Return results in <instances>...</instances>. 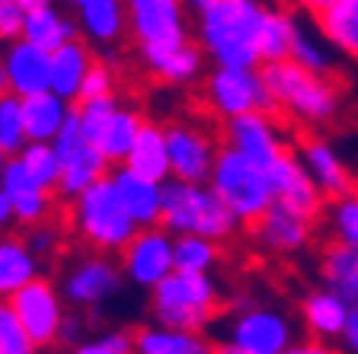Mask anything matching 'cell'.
I'll return each mask as SVG.
<instances>
[{
  "mask_svg": "<svg viewBox=\"0 0 358 354\" xmlns=\"http://www.w3.org/2000/svg\"><path fill=\"white\" fill-rule=\"evenodd\" d=\"M71 109H74V103H67L55 89L22 96V118H26L29 140H55V134H58L61 125L67 121Z\"/></svg>",
  "mask_w": 358,
  "mask_h": 354,
  "instance_id": "obj_33",
  "label": "cell"
},
{
  "mask_svg": "<svg viewBox=\"0 0 358 354\" xmlns=\"http://www.w3.org/2000/svg\"><path fill=\"white\" fill-rule=\"evenodd\" d=\"M339 348H345V351L358 354V310H352V313H349V323H345V329H343Z\"/></svg>",
  "mask_w": 358,
  "mask_h": 354,
  "instance_id": "obj_46",
  "label": "cell"
},
{
  "mask_svg": "<svg viewBox=\"0 0 358 354\" xmlns=\"http://www.w3.org/2000/svg\"><path fill=\"white\" fill-rule=\"evenodd\" d=\"M313 22L336 52L358 64V0H336L313 16Z\"/></svg>",
  "mask_w": 358,
  "mask_h": 354,
  "instance_id": "obj_31",
  "label": "cell"
},
{
  "mask_svg": "<svg viewBox=\"0 0 358 354\" xmlns=\"http://www.w3.org/2000/svg\"><path fill=\"white\" fill-rule=\"evenodd\" d=\"M134 351L138 354H211L215 341L208 332H192L166 323H150L134 329Z\"/></svg>",
  "mask_w": 358,
  "mask_h": 354,
  "instance_id": "obj_25",
  "label": "cell"
},
{
  "mask_svg": "<svg viewBox=\"0 0 358 354\" xmlns=\"http://www.w3.org/2000/svg\"><path fill=\"white\" fill-rule=\"evenodd\" d=\"M320 284L343 297L349 310H358V252L329 239L320 252Z\"/></svg>",
  "mask_w": 358,
  "mask_h": 354,
  "instance_id": "obj_29",
  "label": "cell"
},
{
  "mask_svg": "<svg viewBox=\"0 0 358 354\" xmlns=\"http://www.w3.org/2000/svg\"><path fill=\"white\" fill-rule=\"evenodd\" d=\"M96 61L93 42L83 36L71 38V42L58 45L52 52V89L67 103H80V89L87 80L90 64Z\"/></svg>",
  "mask_w": 358,
  "mask_h": 354,
  "instance_id": "obj_26",
  "label": "cell"
},
{
  "mask_svg": "<svg viewBox=\"0 0 358 354\" xmlns=\"http://www.w3.org/2000/svg\"><path fill=\"white\" fill-rule=\"evenodd\" d=\"M112 172V163L93 140H80L71 154L61 156V182H58V198L61 205H67L71 198L90 189L93 182L106 179Z\"/></svg>",
  "mask_w": 358,
  "mask_h": 354,
  "instance_id": "obj_24",
  "label": "cell"
},
{
  "mask_svg": "<svg viewBox=\"0 0 358 354\" xmlns=\"http://www.w3.org/2000/svg\"><path fill=\"white\" fill-rule=\"evenodd\" d=\"M112 93H119V71L96 54V61L87 71V80H83L80 103L83 99H96V96H112Z\"/></svg>",
  "mask_w": 358,
  "mask_h": 354,
  "instance_id": "obj_43",
  "label": "cell"
},
{
  "mask_svg": "<svg viewBox=\"0 0 358 354\" xmlns=\"http://www.w3.org/2000/svg\"><path fill=\"white\" fill-rule=\"evenodd\" d=\"M10 93V80H7V71H3V61H0V96Z\"/></svg>",
  "mask_w": 358,
  "mask_h": 354,
  "instance_id": "obj_49",
  "label": "cell"
},
{
  "mask_svg": "<svg viewBox=\"0 0 358 354\" xmlns=\"http://www.w3.org/2000/svg\"><path fill=\"white\" fill-rule=\"evenodd\" d=\"M201 109L217 125H224V121L253 109L275 112V105H272L259 67L211 64V71H205V77H201Z\"/></svg>",
  "mask_w": 358,
  "mask_h": 354,
  "instance_id": "obj_8",
  "label": "cell"
},
{
  "mask_svg": "<svg viewBox=\"0 0 358 354\" xmlns=\"http://www.w3.org/2000/svg\"><path fill=\"white\" fill-rule=\"evenodd\" d=\"M259 74L275 112L301 131L327 128L343 115V87L333 74L310 71L294 58L268 61L259 67Z\"/></svg>",
  "mask_w": 358,
  "mask_h": 354,
  "instance_id": "obj_1",
  "label": "cell"
},
{
  "mask_svg": "<svg viewBox=\"0 0 358 354\" xmlns=\"http://www.w3.org/2000/svg\"><path fill=\"white\" fill-rule=\"evenodd\" d=\"M10 156H13V154H7V150L0 147V176H3V170H7V163H10Z\"/></svg>",
  "mask_w": 358,
  "mask_h": 354,
  "instance_id": "obj_51",
  "label": "cell"
},
{
  "mask_svg": "<svg viewBox=\"0 0 358 354\" xmlns=\"http://www.w3.org/2000/svg\"><path fill=\"white\" fill-rule=\"evenodd\" d=\"M317 223L320 221H313V217L301 214V211H294V207L275 198V205L246 230H250L253 246L266 256H298L313 243Z\"/></svg>",
  "mask_w": 358,
  "mask_h": 354,
  "instance_id": "obj_14",
  "label": "cell"
},
{
  "mask_svg": "<svg viewBox=\"0 0 358 354\" xmlns=\"http://www.w3.org/2000/svg\"><path fill=\"white\" fill-rule=\"evenodd\" d=\"M176 236L164 227V223H154V227H141L138 233L128 239V246L119 252L122 272H125L128 284L138 290H154L164 278H170L176 272V252H173Z\"/></svg>",
  "mask_w": 358,
  "mask_h": 354,
  "instance_id": "obj_13",
  "label": "cell"
},
{
  "mask_svg": "<svg viewBox=\"0 0 358 354\" xmlns=\"http://www.w3.org/2000/svg\"><path fill=\"white\" fill-rule=\"evenodd\" d=\"M87 319L83 313H67L64 323H61V335H58V348H67V351H77L83 339H87Z\"/></svg>",
  "mask_w": 358,
  "mask_h": 354,
  "instance_id": "obj_45",
  "label": "cell"
},
{
  "mask_svg": "<svg viewBox=\"0 0 358 354\" xmlns=\"http://www.w3.org/2000/svg\"><path fill=\"white\" fill-rule=\"evenodd\" d=\"M144 64L154 80H160L164 87H192L201 83L205 77V64H208V54L195 42V36L189 42L176 45V48H164V52H150L144 58H138Z\"/></svg>",
  "mask_w": 358,
  "mask_h": 354,
  "instance_id": "obj_21",
  "label": "cell"
},
{
  "mask_svg": "<svg viewBox=\"0 0 358 354\" xmlns=\"http://www.w3.org/2000/svg\"><path fill=\"white\" fill-rule=\"evenodd\" d=\"M173 236L201 233L217 243H231L243 230L240 217L224 205V198L208 182H186V179H166L164 182V217H160Z\"/></svg>",
  "mask_w": 358,
  "mask_h": 354,
  "instance_id": "obj_6",
  "label": "cell"
},
{
  "mask_svg": "<svg viewBox=\"0 0 358 354\" xmlns=\"http://www.w3.org/2000/svg\"><path fill=\"white\" fill-rule=\"evenodd\" d=\"M67 7L80 26V36L99 48H112L128 36L125 0H67Z\"/></svg>",
  "mask_w": 358,
  "mask_h": 354,
  "instance_id": "obj_22",
  "label": "cell"
},
{
  "mask_svg": "<svg viewBox=\"0 0 358 354\" xmlns=\"http://www.w3.org/2000/svg\"><path fill=\"white\" fill-rule=\"evenodd\" d=\"M0 3H3V0H0ZM10 3H22V7L29 10V7H36V3H42V0H10Z\"/></svg>",
  "mask_w": 358,
  "mask_h": 354,
  "instance_id": "obj_52",
  "label": "cell"
},
{
  "mask_svg": "<svg viewBox=\"0 0 358 354\" xmlns=\"http://www.w3.org/2000/svg\"><path fill=\"white\" fill-rule=\"evenodd\" d=\"M144 118H148V115H144L138 105H131V103H119V105H115V112L106 118L103 131L96 134V140H93V144H96V147L109 156L112 166L125 163L128 150H131L134 138H138V131H141V125H144Z\"/></svg>",
  "mask_w": 358,
  "mask_h": 354,
  "instance_id": "obj_32",
  "label": "cell"
},
{
  "mask_svg": "<svg viewBox=\"0 0 358 354\" xmlns=\"http://www.w3.org/2000/svg\"><path fill=\"white\" fill-rule=\"evenodd\" d=\"M298 16H301V10H294V7H278V3H268L266 7L262 29H259L262 64L291 58V45H294V32H298Z\"/></svg>",
  "mask_w": 358,
  "mask_h": 354,
  "instance_id": "obj_34",
  "label": "cell"
},
{
  "mask_svg": "<svg viewBox=\"0 0 358 354\" xmlns=\"http://www.w3.org/2000/svg\"><path fill=\"white\" fill-rule=\"evenodd\" d=\"M16 211H13V201H10V195L0 189V233H10V230L16 227Z\"/></svg>",
  "mask_w": 358,
  "mask_h": 354,
  "instance_id": "obj_47",
  "label": "cell"
},
{
  "mask_svg": "<svg viewBox=\"0 0 358 354\" xmlns=\"http://www.w3.org/2000/svg\"><path fill=\"white\" fill-rule=\"evenodd\" d=\"M215 121V118H211ZM205 118H173L166 121V144H170V166L173 179L186 182H208L215 160L224 147L221 128H215Z\"/></svg>",
  "mask_w": 358,
  "mask_h": 354,
  "instance_id": "obj_10",
  "label": "cell"
},
{
  "mask_svg": "<svg viewBox=\"0 0 358 354\" xmlns=\"http://www.w3.org/2000/svg\"><path fill=\"white\" fill-rule=\"evenodd\" d=\"M3 71L10 80V93L16 96H32L52 89V52L29 38H13L0 52Z\"/></svg>",
  "mask_w": 358,
  "mask_h": 354,
  "instance_id": "obj_18",
  "label": "cell"
},
{
  "mask_svg": "<svg viewBox=\"0 0 358 354\" xmlns=\"http://www.w3.org/2000/svg\"><path fill=\"white\" fill-rule=\"evenodd\" d=\"M268 179H272V189H275L278 201H285L288 207L313 217V221H323L329 198L323 195L320 185L313 182L310 172H307L298 147H288L282 156H275L268 163Z\"/></svg>",
  "mask_w": 358,
  "mask_h": 354,
  "instance_id": "obj_16",
  "label": "cell"
},
{
  "mask_svg": "<svg viewBox=\"0 0 358 354\" xmlns=\"http://www.w3.org/2000/svg\"><path fill=\"white\" fill-rule=\"evenodd\" d=\"M22 236H26V243H29V249L38 256V262H55V258L61 256V249H64V230L52 221H42L36 223V227H22Z\"/></svg>",
  "mask_w": 358,
  "mask_h": 354,
  "instance_id": "obj_41",
  "label": "cell"
},
{
  "mask_svg": "<svg viewBox=\"0 0 358 354\" xmlns=\"http://www.w3.org/2000/svg\"><path fill=\"white\" fill-rule=\"evenodd\" d=\"M32 345L26 325L20 323L10 297H0V354H32Z\"/></svg>",
  "mask_w": 358,
  "mask_h": 354,
  "instance_id": "obj_40",
  "label": "cell"
},
{
  "mask_svg": "<svg viewBox=\"0 0 358 354\" xmlns=\"http://www.w3.org/2000/svg\"><path fill=\"white\" fill-rule=\"evenodd\" d=\"M134 351V329H103L77 345V354H131Z\"/></svg>",
  "mask_w": 358,
  "mask_h": 354,
  "instance_id": "obj_42",
  "label": "cell"
},
{
  "mask_svg": "<svg viewBox=\"0 0 358 354\" xmlns=\"http://www.w3.org/2000/svg\"><path fill=\"white\" fill-rule=\"evenodd\" d=\"M221 332L215 339V351L221 354H288L298 348V325L282 307L262 303L250 294L231 300V316L217 319ZM215 323V325H217Z\"/></svg>",
  "mask_w": 358,
  "mask_h": 354,
  "instance_id": "obj_4",
  "label": "cell"
},
{
  "mask_svg": "<svg viewBox=\"0 0 358 354\" xmlns=\"http://www.w3.org/2000/svg\"><path fill=\"white\" fill-rule=\"evenodd\" d=\"M16 316L26 325L36 351H45V348H58V335H61V323L67 316V300L61 294V284H55L52 278H32L26 288H20L13 297Z\"/></svg>",
  "mask_w": 358,
  "mask_h": 354,
  "instance_id": "obj_12",
  "label": "cell"
},
{
  "mask_svg": "<svg viewBox=\"0 0 358 354\" xmlns=\"http://www.w3.org/2000/svg\"><path fill=\"white\" fill-rule=\"evenodd\" d=\"M42 274V262L22 233H0V297H13Z\"/></svg>",
  "mask_w": 358,
  "mask_h": 354,
  "instance_id": "obj_28",
  "label": "cell"
},
{
  "mask_svg": "<svg viewBox=\"0 0 358 354\" xmlns=\"http://www.w3.org/2000/svg\"><path fill=\"white\" fill-rule=\"evenodd\" d=\"M150 319L192 332H211L224 316V294L211 272H176L150 290Z\"/></svg>",
  "mask_w": 358,
  "mask_h": 354,
  "instance_id": "obj_5",
  "label": "cell"
},
{
  "mask_svg": "<svg viewBox=\"0 0 358 354\" xmlns=\"http://www.w3.org/2000/svg\"><path fill=\"white\" fill-rule=\"evenodd\" d=\"M208 185L224 198V205L240 217L243 227L259 221L268 207L275 205V189L268 179V166L246 156L243 150L224 144L215 160V170L208 176Z\"/></svg>",
  "mask_w": 358,
  "mask_h": 354,
  "instance_id": "obj_7",
  "label": "cell"
},
{
  "mask_svg": "<svg viewBox=\"0 0 358 354\" xmlns=\"http://www.w3.org/2000/svg\"><path fill=\"white\" fill-rule=\"evenodd\" d=\"M349 313H352L349 303L336 294V290H329L327 284L307 290L304 300H301V325H304L307 339L320 341L327 348L339 345L343 329L349 323Z\"/></svg>",
  "mask_w": 358,
  "mask_h": 354,
  "instance_id": "obj_19",
  "label": "cell"
},
{
  "mask_svg": "<svg viewBox=\"0 0 358 354\" xmlns=\"http://www.w3.org/2000/svg\"><path fill=\"white\" fill-rule=\"evenodd\" d=\"M125 163L131 166V170L157 179V182H166V179L173 176L170 144H166V125L154 121V118H144V125H141V131H138V138H134Z\"/></svg>",
  "mask_w": 358,
  "mask_h": 354,
  "instance_id": "obj_27",
  "label": "cell"
},
{
  "mask_svg": "<svg viewBox=\"0 0 358 354\" xmlns=\"http://www.w3.org/2000/svg\"><path fill=\"white\" fill-rule=\"evenodd\" d=\"M64 223L67 233L74 236L83 249L109 252V256H119L128 246V239L141 230L131 217V211L125 207V201H122L112 176L93 182L77 198L67 201Z\"/></svg>",
  "mask_w": 358,
  "mask_h": 354,
  "instance_id": "obj_3",
  "label": "cell"
},
{
  "mask_svg": "<svg viewBox=\"0 0 358 354\" xmlns=\"http://www.w3.org/2000/svg\"><path fill=\"white\" fill-rule=\"evenodd\" d=\"M128 38L138 58L150 52H164L192 38L186 0H125Z\"/></svg>",
  "mask_w": 358,
  "mask_h": 354,
  "instance_id": "obj_9",
  "label": "cell"
},
{
  "mask_svg": "<svg viewBox=\"0 0 358 354\" xmlns=\"http://www.w3.org/2000/svg\"><path fill=\"white\" fill-rule=\"evenodd\" d=\"M266 7V0H211L195 13L192 36L211 64L262 67L259 29Z\"/></svg>",
  "mask_w": 358,
  "mask_h": 354,
  "instance_id": "obj_2",
  "label": "cell"
},
{
  "mask_svg": "<svg viewBox=\"0 0 358 354\" xmlns=\"http://www.w3.org/2000/svg\"><path fill=\"white\" fill-rule=\"evenodd\" d=\"M336 48L327 42L320 29H317V22H304L298 16V32H294V45H291V58L298 61V64L310 67V71H320V74H336Z\"/></svg>",
  "mask_w": 358,
  "mask_h": 354,
  "instance_id": "obj_35",
  "label": "cell"
},
{
  "mask_svg": "<svg viewBox=\"0 0 358 354\" xmlns=\"http://www.w3.org/2000/svg\"><path fill=\"white\" fill-rule=\"evenodd\" d=\"M22 26H26V7L3 0L0 3V45L22 38Z\"/></svg>",
  "mask_w": 358,
  "mask_h": 354,
  "instance_id": "obj_44",
  "label": "cell"
},
{
  "mask_svg": "<svg viewBox=\"0 0 358 354\" xmlns=\"http://www.w3.org/2000/svg\"><path fill=\"white\" fill-rule=\"evenodd\" d=\"M294 10H301L304 16H317L320 10H327L329 3H336V0H288Z\"/></svg>",
  "mask_w": 358,
  "mask_h": 354,
  "instance_id": "obj_48",
  "label": "cell"
},
{
  "mask_svg": "<svg viewBox=\"0 0 358 354\" xmlns=\"http://www.w3.org/2000/svg\"><path fill=\"white\" fill-rule=\"evenodd\" d=\"M112 182L119 189L125 207L131 211V217L138 221V227H154L164 217V182L144 176V172L131 170L128 163L112 166Z\"/></svg>",
  "mask_w": 358,
  "mask_h": 354,
  "instance_id": "obj_23",
  "label": "cell"
},
{
  "mask_svg": "<svg viewBox=\"0 0 358 354\" xmlns=\"http://www.w3.org/2000/svg\"><path fill=\"white\" fill-rule=\"evenodd\" d=\"M298 154H301V160H304L307 172L313 176V182L320 185L329 201L355 192V179H352L349 166L343 163L339 150H336L327 138H320V134H304V138L298 140Z\"/></svg>",
  "mask_w": 358,
  "mask_h": 354,
  "instance_id": "obj_20",
  "label": "cell"
},
{
  "mask_svg": "<svg viewBox=\"0 0 358 354\" xmlns=\"http://www.w3.org/2000/svg\"><path fill=\"white\" fill-rule=\"evenodd\" d=\"M329 227V239L349 246L352 252H358V189L343 198H333L327 205V214H323Z\"/></svg>",
  "mask_w": 358,
  "mask_h": 354,
  "instance_id": "obj_38",
  "label": "cell"
},
{
  "mask_svg": "<svg viewBox=\"0 0 358 354\" xmlns=\"http://www.w3.org/2000/svg\"><path fill=\"white\" fill-rule=\"evenodd\" d=\"M0 189H3V192L10 195V201H13L20 227H36V223L52 221V217L58 214V205H61L58 192L38 185L36 179L29 176V170L22 166L20 156H10L7 170L0 176Z\"/></svg>",
  "mask_w": 358,
  "mask_h": 354,
  "instance_id": "obj_17",
  "label": "cell"
},
{
  "mask_svg": "<svg viewBox=\"0 0 358 354\" xmlns=\"http://www.w3.org/2000/svg\"><path fill=\"white\" fill-rule=\"evenodd\" d=\"M221 138L224 144L243 150L246 156L259 160L262 166H268L275 156H282L291 147L288 134H285V118L268 109H253L231 118V121H224Z\"/></svg>",
  "mask_w": 358,
  "mask_h": 354,
  "instance_id": "obj_15",
  "label": "cell"
},
{
  "mask_svg": "<svg viewBox=\"0 0 358 354\" xmlns=\"http://www.w3.org/2000/svg\"><path fill=\"white\" fill-rule=\"evenodd\" d=\"M125 272H122L119 256L109 252H93L74 258L61 274V294L74 310H99L103 303L115 300L125 288Z\"/></svg>",
  "mask_w": 358,
  "mask_h": 354,
  "instance_id": "obj_11",
  "label": "cell"
},
{
  "mask_svg": "<svg viewBox=\"0 0 358 354\" xmlns=\"http://www.w3.org/2000/svg\"><path fill=\"white\" fill-rule=\"evenodd\" d=\"M208 3H211V0H186V7H189V10H195V13H199L201 7H208Z\"/></svg>",
  "mask_w": 358,
  "mask_h": 354,
  "instance_id": "obj_50",
  "label": "cell"
},
{
  "mask_svg": "<svg viewBox=\"0 0 358 354\" xmlns=\"http://www.w3.org/2000/svg\"><path fill=\"white\" fill-rule=\"evenodd\" d=\"M22 160V166L29 170V176L36 179L38 185L58 192V182H61V156L55 150L52 140H29L26 147L16 154Z\"/></svg>",
  "mask_w": 358,
  "mask_h": 354,
  "instance_id": "obj_37",
  "label": "cell"
},
{
  "mask_svg": "<svg viewBox=\"0 0 358 354\" xmlns=\"http://www.w3.org/2000/svg\"><path fill=\"white\" fill-rule=\"evenodd\" d=\"M26 144H29V131H26V118H22V96L3 93L0 96V147L16 156Z\"/></svg>",
  "mask_w": 358,
  "mask_h": 354,
  "instance_id": "obj_39",
  "label": "cell"
},
{
  "mask_svg": "<svg viewBox=\"0 0 358 354\" xmlns=\"http://www.w3.org/2000/svg\"><path fill=\"white\" fill-rule=\"evenodd\" d=\"M221 246L217 239L211 236H201V233H182L176 236L173 243V252H176V268L182 272H215L221 265Z\"/></svg>",
  "mask_w": 358,
  "mask_h": 354,
  "instance_id": "obj_36",
  "label": "cell"
},
{
  "mask_svg": "<svg viewBox=\"0 0 358 354\" xmlns=\"http://www.w3.org/2000/svg\"><path fill=\"white\" fill-rule=\"evenodd\" d=\"M80 36V26H77L74 16H64L52 0H42L36 7L26 10V26H22V38L42 45L48 52H55L58 45L71 42V38Z\"/></svg>",
  "mask_w": 358,
  "mask_h": 354,
  "instance_id": "obj_30",
  "label": "cell"
}]
</instances>
